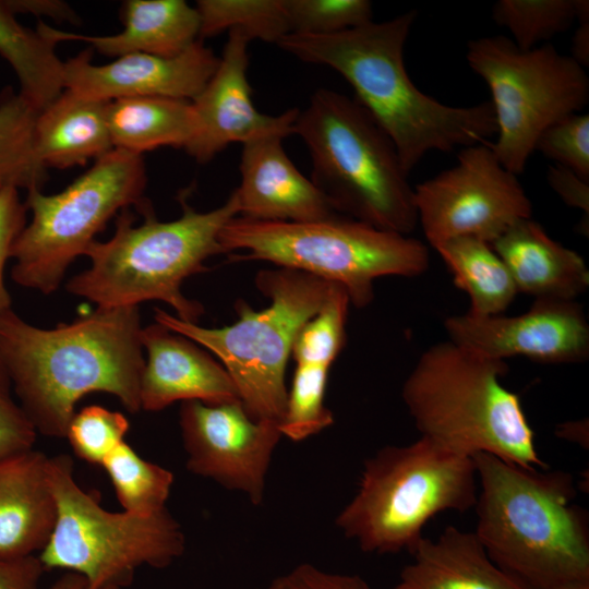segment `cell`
<instances>
[{
  "label": "cell",
  "instance_id": "6da1fadb",
  "mask_svg": "<svg viewBox=\"0 0 589 589\" xmlns=\"http://www.w3.org/2000/svg\"><path fill=\"white\" fill-rule=\"evenodd\" d=\"M137 305L97 309L69 324L39 328L12 309L0 315V362L37 433L65 437L77 401L89 393L141 410L145 365Z\"/></svg>",
  "mask_w": 589,
  "mask_h": 589
},
{
  "label": "cell",
  "instance_id": "7a4b0ae2",
  "mask_svg": "<svg viewBox=\"0 0 589 589\" xmlns=\"http://www.w3.org/2000/svg\"><path fill=\"white\" fill-rule=\"evenodd\" d=\"M416 11L329 35L284 36L276 45L301 61L327 65L353 87L361 104L394 143L407 175L431 151L486 143L496 134L491 103L453 107L410 80L404 47Z\"/></svg>",
  "mask_w": 589,
  "mask_h": 589
},
{
  "label": "cell",
  "instance_id": "3957f363",
  "mask_svg": "<svg viewBox=\"0 0 589 589\" xmlns=\"http://www.w3.org/2000/svg\"><path fill=\"white\" fill-rule=\"evenodd\" d=\"M477 468L473 531L492 562L530 589L589 580V524L563 470L525 468L490 454Z\"/></svg>",
  "mask_w": 589,
  "mask_h": 589
},
{
  "label": "cell",
  "instance_id": "277c9868",
  "mask_svg": "<svg viewBox=\"0 0 589 589\" xmlns=\"http://www.w3.org/2000/svg\"><path fill=\"white\" fill-rule=\"evenodd\" d=\"M507 372L505 360L447 340L420 356L401 397L420 436L467 456L546 469L519 397L501 383Z\"/></svg>",
  "mask_w": 589,
  "mask_h": 589
},
{
  "label": "cell",
  "instance_id": "5b68a950",
  "mask_svg": "<svg viewBox=\"0 0 589 589\" xmlns=\"http://www.w3.org/2000/svg\"><path fill=\"white\" fill-rule=\"evenodd\" d=\"M182 215L171 221H158L154 212L133 226L128 208L120 212L113 236L106 242L94 241L85 255L88 269L73 276L67 290L97 306L137 305L149 300L166 302L178 318L197 323L203 305L183 296L181 285L189 276L205 271L204 262L223 253L219 232L239 216L235 191L219 207L201 213L181 200Z\"/></svg>",
  "mask_w": 589,
  "mask_h": 589
},
{
  "label": "cell",
  "instance_id": "8992f818",
  "mask_svg": "<svg viewBox=\"0 0 589 589\" xmlns=\"http://www.w3.org/2000/svg\"><path fill=\"white\" fill-rule=\"evenodd\" d=\"M294 134L311 157V181L342 216L408 236L418 225L414 191L397 149L356 99L320 88L299 111Z\"/></svg>",
  "mask_w": 589,
  "mask_h": 589
},
{
  "label": "cell",
  "instance_id": "52a82bcc",
  "mask_svg": "<svg viewBox=\"0 0 589 589\" xmlns=\"http://www.w3.org/2000/svg\"><path fill=\"white\" fill-rule=\"evenodd\" d=\"M477 495L473 457L420 436L364 461L357 492L335 522L363 552L411 553L431 518L467 512Z\"/></svg>",
  "mask_w": 589,
  "mask_h": 589
},
{
  "label": "cell",
  "instance_id": "ba28073f",
  "mask_svg": "<svg viewBox=\"0 0 589 589\" xmlns=\"http://www.w3.org/2000/svg\"><path fill=\"white\" fill-rule=\"evenodd\" d=\"M255 284L271 304L253 310L244 302L237 303L239 318L230 326L205 328L158 308L155 321L213 352L253 419L279 423L288 393L286 368L294 338L322 308L333 283L278 266L261 271Z\"/></svg>",
  "mask_w": 589,
  "mask_h": 589
},
{
  "label": "cell",
  "instance_id": "9c48e42d",
  "mask_svg": "<svg viewBox=\"0 0 589 589\" xmlns=\"http://www.w3.org/2000/svg\"><path fill=\"white\" fill-rule=\"evenodd\" d=\"M219 243L224 252H248L232 260L267 261L340 285L357 308L372 302L375 279L417 277L430 265L420 240L346 216L309 223L236 216L220 230Z\"/></svg>",
  "mask_w": 589,
  "mask_h": 589
},
{
  "label": "cell",
  "instance_id": "30bf717a",
  "mask_svg": "<svg viewBox=\"0 0 589 589\" xmlns=\"http://www.w3.org/2000/svg\"><path fill=\"white\" fill-rule=\"evenodd\" d=\"M47 480L57 518L38 554L45 569L79 574L93 589H122L139 568H166L184 553V532L167 508L152 516L107 510L79 485L69 455L48 457Z\"/></svg>",
  "mask_w": 589,
  "mask_h": 589
},
{
  "label": "cell",
  "instance_id": "8fae6325",
  "mask_svg": "<svg viewBox=\"0 0 589 589\" xmlns=\"http://www.w3.org/2000/svg\"><path fill=\"white\" fill-rule=\"evenodd\" d=\"M145 185L142 155L113 148L57 194L27 191L32 220L13 244L11 278L44 294L56 291L69 265L85 255L113 215L130 205L143 215L153 212Z\"/></svg>",
  "mask_w": 589,
  "mask_h": 589
},
{
  "label": "cell",
  "instance_id": "7c38bea8",
  "mask_svg": "<svg viewBox=\"0 0 589 589\" xmlns=\"http://www.w3.org/2000/svg\"><path fill=\"white\" fill-rule=\"evenodd\" d=\"M466 58L492 95L496 141L490 146L516 176L543 131L588 104L585 68L550 44L520 50L507 37H481L469 41Z\"/></svg>",
  "mask_w": 589,
  "mask_h": 589
},
{
  "label": "cell",
  "instance_id": "4fadbf2b",
  "mask_svg": "<svg viewBox=\"0 0 589 589\" xmlns=\"http://www.w3.org/2000/svg\"><path fill=\"white\" fill-rule=\"evenodd\" d=\"M413 191L418 224L433 248L456 238L492 244L532 214L517 176L502 166L488 143L464 147L454 167Z\"/></svg>",
  "mask_w": 589,
  "mask_h": 589
},
{
  "label": "cell",
  "instance_id": "5bb4252c",
  "mask_svg": "<svg viewBox=\"0 0 589 589\" xmlns=\"http://www.w3.org/2000/svg\"><path fill=\"white\" fill-rule=\"evenodd\" d=\"M179 424L187 469L263 502L266 474L281 438L278 422L253 419L241 401H183Z\"/></svg>",
  "mask_w": 589,
  "mask_h": 589
},
{
  "label": "cell",
  "instance_id": "9a60e30c",
  "mask_svg": "<svg viewBox=\"0 0 589 589\" xmlns=\"http://www.w3.org/2000/svg\"><path fill=\"white\" fill-rule=\"evenodd\" d=\"M444 327L450 341L493 359L570 364L589 358V325L576 300L534 299L514 316L454 315Z\"/></svg>",
  "mask_w": 589,
  "mask_h": 589
},
{
  "label": "cell",
  "instance_id": "2e32d148",
  "mask_svg": "<svg viewBox=\"0 0 589 589\" xmlns=\"http://www.w3.org/2000/svg\"><path fill=\"white\" fill-rule=\"evenodd\" d=\"M250 37L230 29L223 55L213 76L192 100L195 131L185 146L197 163H208L229 144H242L265 136L286 137L294 134L299 109L278 116L261 113L252 100L247 77Z\"/></svg>",
  "mask_w": 589,
  "mask_h": 589
},
{
  "label": "cell",
  "instance_id": "e0dca14e",
  "mask_svg": "<svg viewBox=\"0 0 589 589\" xmlns=\"http://www.w3.org/2000/svg\"><path fill=\"white\" fill-rule=\"evenodd\" d=\"M219 57L201 40L175 57L130 53L107 64H94L86 49L64 62V89L111 101L131 97H165L192 101L204 89Z\"/></svg>",
  "mask_w": 589,
  "mask_h": 589
},
{
  "label": "cell",
  "instance_id": "ac0fdd59",
  "mask_svg": "<svg viewBox=\"0 0 589 589\" xmlns=\"http://www.w3.org/2000/svg\"><path fill=\"white\" fill-rule=\"evenodd\" d=\"M281 141L280 136H265L243 144L241 183L235 190L240 217L309 223L342 216L311 179L297 169Z\"/></svg>",
  "mask_w": 589,
  "mask_h": 589
},
{
  "label": "cell",
  "instance_id": "d6986e66",
  "mask_svg": "<svg viewBox=\"0 0 589 589\" xmlns=\"http://www.w3.org/2000/svg\"><path fill=\"white\" fill-rule=\"evenodd\" d=\"M147 351L140 388L141 409L159 411L176 401H240L226 369L187 337L155 323L142 327Z\"/></svg>",
  "mask_w": 589,
  "mask_h": 589
},
{
  "label": "cell",
  "instance_id": "ffe728a7",
  "mask_svg": "<svg viewBox=\"0 0 589 589\" xmlns=\"http://www.w3.org/2000/svg\"><path fill=\"white\" fill-rule=\"evenodd\" d=\"M47 459L34 448L0 458V557L36 555L52 533L57 506Z\"/></svg>",
  "mask_w": 589,
  "mask_h": 589
},
{
  "label": "cell",
  "instance_id": "44dd1931",
  "mask_svg": "<svg viewBox=\"0 0 589 589\" xmlns=\"http://www.w3.org/2000/svg\"><path fill=\"white\" fill-rule=\"evenodd\" d=\"M491 247L509 271L518 293L574 301L589 287L585 260L531 218L515 223Z\"/></svg>",
  "mask_w": 589,
  "mask_h": 589
},
{
  "label": "cell",
  "instance_id": "7402d4cb",
  "mask_svg": "<svg viewBox=\"0 0 589 589\" xmlns=\"http://www.w3.org/2000/svg\"><path fill=\"white\" fill-rule=\"evenodd\" d=\"M123 29L115 35L89 36L56 29L44 22L37 28L52 38L84 41L109 57L148 53L175 57L200 38V15L183 0H128L122 7Z\"/></svg>",
  "mask_w": 589,
  "mask_h": 589
},
{
  "label": "cell",
  "instance_id": "603a6c76",
  "mask_svg": "<svg viewBox=\"0 0 589 589\" xmlns=\"http://www.w3.org/2000/svg\"><path fill=\"white\" fill-rule=\"evenodd\" d=\"M392 589H530L496 566L474 532L446 527L422 537Z\"/></svg>",
  "mask_w": 589,
  "mask_h": 589
},
{
  "label": "cell",
  "instance_id": "cb8c5ba5",
  "mask_svg": "<svg viewBox=\"0 0 589 589\" xmlns=\"http://www.w3.org/2000/svg\"><path fill=\"white\" fill-rule=\"evenodd\" d=\"M109 101L63 92L36 119V149L45 168L85 165L113 149L107 121Z\"/></svg>",
  "mask_w": 589,
  "mask_h": 589
},
{
  "label": "cell",
  "instance_id": "d4e9b609",
  "mask_svg": "<svg viewBox=\"0 0 589 589\" xmlns=\"http://www.w3.org/2000/svg\"><path fill=\"white\" fill-rule=\"evenodd\" d=\"M107 121L113 148L139 155L160 146L185 148L195 131L192 101L165 97L111 100Z\"/></svg>",
  "mask_w": 589,
  "mask_h": 589
},
{
  "label": "cell",
  "instance_id": "484cf974",
  "mask_svg": "<svg viewBox=\"0 0 589 589\" xmlns=\"http://www.w3.org/2000/svg\"><path fill=\"white\" fill-rule=\"evenodd\" d=\"M57 44L39 28L21 25L9 2L0 0V55L19 79V94L38 111L64 89V62L56 53Z\"/></svg>",
  "mask_w": 589,
  "mask_h": 589
},
{
  "label": "cell",
  "instance_id": "4316f807",
  "mask_svg": "<svg viewBox=\"0 0 589 589\" xmlns=\"http://www.w3.org/2000/svg\"><path fill=\"white\" fill-rule=\"evenodd\" d=\"M434 249L450 271L456 287L468 294L467 313L503 314L518 294L509 271L491 244L474 238H456Z\"/></svg>",
  "mask_w": 589,
  "mask_h": 589
},
{
  "label": "cell",
  "instance_id": "83f0119b",
  "mask_svg": "<svg viewBox=\"0 0 589 589\" xmlns=\"http://www.w3.org/2000/svg\"><path fill=\"white\" fill-rule=\"evenodd\" d=\"M38 112L19 93L0 94V188L40 190L47 180L36 149Z\"/></svg>",
  "mask_w": 589,
  "mask_h": 589
},
{
  "label": "cell",
  "instance_id": "f1b7e54d",
  "mask_svg": "<svg viewBox=\"0 0 589 589\" xmlns=\"http://www.w3.org/2000/svg\"><path fill=\"white\" fill-rule=\"evenodd\" d=\"M122 509L139 516H152L166 509L173 473L142 458L127 442L120 444L101 464Z\"/></svg>",
  "mask_w": 589,
  "mask_h": 589
},
{
  "label": "cell",
  "instance_id": "f546056e",
  "mask_svg": "<svg viewBox=\"0 0 589 589\" xmlns=\"http://www.w3.org/2000/svg\"><path fill=\"white\" fill-rule=\"evenodd\" d=\"M587 10L588 0H500L492 16L520 50H530L569 28Z\"/></svg>",
  "mask_w": 589,
  "mask_h": 589
},
{
  "label": "cell",
  "instance_id": "4dcf8cb0",
  "mask_svg": "<svg viewBox=\"0 0 589 589\" xmlns=\"http://www.w3.org/2000/svg\"><path fill=\"white\" fill-rule=\"evenodd\" d=\"M200 38L239 29L250 39L277 44L289 34L284 0H199Z\"/></svg>",
  "mask_w": 589,
  "mask_h": 589
},
{
  "label": "cell",
  "instance_id": "1f68e13d",
  "mask_svg": "<svg viewBox=\"0 0 589 589\" xmlns=\"http://www.w3.org/2000/svg\"><path fill=\"white\" fill-rule=\"evenodd\" d=\"M329 369L324 365L297 364L284 414L278 423L283 436L300 442L334 423V416L324 402Z\"/></svg>",
  "mask_w": 589,
  "mask_h": 589
},
{
  "label": "cell",
  "instance_id": "d6a6232c",
  "mask_svg": "<svg viewBox=\"0 0 589 589\" xmlns=\"http://www.w3.org/2000/svg\"><path fill=\"white\" fill-rule=\"evenodd\" d=\"M349 304L346 289L332 284L322 308L294 338L291 354L297 364L332 366L346 344Z\"/></svg>",
  "mask_w": 589,
  "mask_h": 589
},
{
  "label": "cell",
  "instance_id": "836d02e7",
  "mask_svg": "<svg viewBox=\"0 0 589 589\" xmlns=\"http://www.w3.org/2000/svg\"><path fill=\"white\" fill-rule=\"evenodd\" d=\"M289 34L329 35L372 21L368 0H284ZM288 34V35H289Z\"/></svg>",
  "mask_w": 589,
  "mask_h": 589
},
{
  "label": "cell",
  "instance_id": "e575fe53",
  "mask_svg": "<svg viewBox=\"0 0 589 589\" xmlns=\"http://www.w3.org/2000/svg\"><path fill=\"white\" fill-rule=\"evenodd\" d=\"M130 422L119 411L91 405L75 412L65 437L74 454L92 465H99L123 442Z\"/></svg>",
  "mask_w": 589,
  "mask_h": 589
},
{
  "label": "cell",
  "instance_id": "d590c367",
  "mask_svg": "<svg viewBox=\"0 0 589 589\" xmlns=\"http://www.w3.org/2000/svg\"><path fill=\"white\" fill-rule=\"evenodd\" d=\"M534 151L589 180V115L574 113L553 123L540 135Z\"/></svg>",
  "mask_w": 589,
  "mask_h": 589
},
{
  "label": "cell",
  "instance_id": "8d00e7d4",
  "mask_svg": "<svg viewBox=\"0 0 589 589\" xmlns=\"http://www.w3.org/2000/svg\"><path fill=\"white\" fill-rule=\"evenodd\" d=\"M12 390L11 378L0 362V458L33 449L38 434Z\"/></svg>",
  "mask_w": 589,
  "mask_h": 589
},
{
  "label": "cell",
  "instance_id": "74e56055",
  "mask_svg": "<svg viewBox=\"0 0 589 589\" xmlns=\"http://www.w3.org/2000/svg\"><path fill=\"white\" fill-rule=\"evenodd\" d=\"M26 214L19 190L0 188V315L12 309V299L4 284V268L15 240L26 226Z\"/></svg>",
  "mask_w": 589,
  "mask_h": 589
},
{
  "label": "cell",
  "instance_id": "f35d334b",
  "mask_svg": "<svg viewBox=\"0 0 589 589\" xmlns=\"http://www.w3.org/2000/svg\"><path fill=\"white\" fill-rule=\"evenodd\" d=\"M266 589H373L358 575L325 572L312 564H300L276 577Z\"/></svg>",
  "mask_w": 589,
  "mask_h": 589
},
{
  "label": "cell",
  "instance_id": "ab89813d",
  "mask_svg": "<svg viewBox=\"0 0 589 589\" xmlns=\"http://www.w3.org/2000/svg\"><path fill=\"white\" fill-rule=\"evenodd\" d=\"M546 179L550 187L566 205L580 209L588 218L589 180L558 165H552L548 168Z\"/></svg>",
  "mask_w": 589,
  "mask_h": 589
},
{
  "label": "cell",
  "instance_id": "60d3db41",
  "mask_svg": "<svg viewBox=\"0 0 589 589\" xmlns=\"http://www.w3.org/2000/svg\"><path fill=\"white\" fill-rule=\"evenodd\" d=\"M45 570L38 555L0 557V589H38Z\"/></svg>",
  "mask_w": 589,
  "mask_h": 589
},
{
  "label": "cell",
  "instance_id": "b9f144b4",
  "mask_svg": "<svg viewBox=\"0 0 589 589\" xmlns=\"http://www.w3.org/2000/svg\"><path fill=\"white\" fill-rule=\"evenodd\" d=\"M13 12L47 15L57 20H68L75 23V14L61 1H8Z\"/></svg>",
  "mask_w": 589,
  "mask_h": 589
},
{
  "label": "cell",
  "instance_id": "7bdbcfd3",
  "mask_svg": "<svg viewBox=\"0 0 589 589\" xmlns=\"http://www.w3.org/2000/svg\"><path fill=\"white\" fill-rule=\"evenodd\" d=\"M578 26L573 35L572 58L582 68L589 64V15L577 20Z\"/></svg>",
  "mask_w": 589,
  "mask_h": 589
},
{
  "label": "cell",
  "instance_id": "ee69618b",
  "mask_svg": "<svg viewBox=\"0 0 589 589\" xmlns=\"http://www.w3.org/2000/svg\"><path fill=\"white\" fill-rule=\"evenodd\" d=\"M555 435L588 448V420L568 421L556 426Z\"/></svg>",
  "mask_w": 589,
  "mask_h": 589
},
{
  "label": "cell",
  "instance_id": "f6af8a7d",
  "mask_svg": "<svg viewBox=\"0 0 589 589\" xmlns=\"http://www.w3.org/2000/svg\"><path fill=\"white\" fill-rule=\"evenodd\" d=\"M48 589H93L88 582L79 574L65 572ZM101 589H120L117 587H107Z\"/></svg>",
  "mask_w": 589,
  "mask_h": 589
},
{
  "label": "cell",
  "instance_id": "bcb514c9",
  "mask_svg": "<svg viewBox=\"0 0 589 589\" xmlns=\"http://www.w3.org/2000/svg\"><path fill=\"white\" fill-rule=\"evenodd\" d=\"M549 589H589V580L569 581Z\"/></svg>",
  "mask_w": 589,
  "mask_h": 589
}]
</instances>
